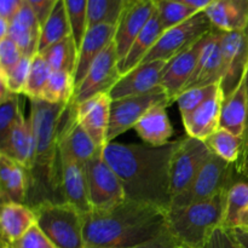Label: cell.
I'll list each match as a JSON object with an SVG mask.
<instances>
[{
	"mask_svg": "<svg viewBox=\"0 0 248 248\" xmlns=\"http://www.w3.org/2000/svg\"><path fill=\"white\" fill-rule=\"evenodd\" d=\"M179 143L181 138L155 148L110 142L102 153L120 179L127 200L169 211L172 205L171 159Z\"/></svg>",
	"mask_w": 248,
	"mask_h": 248,
	"instance_id": "1",
	"label": "cell"
},
{
	"mask_svg": "<svg viewBox=\"0 0 248 248\" xmlns=\"http://www.w3.org/2000/svg\"><path fill=\"white\" fill-rule=\"evenodd\" d=\"M29 101L34 155L28 170L29 186L26 205L33 208L43 202H64L61 186L58 142L61 119L69 103L55 104L44 99Z\"/></svg>",
	"mask_w": 248,
	"mask_h": 248,
	"instance_id": "2",
	"label": "cell"
},
{
	"mask_svg": "<svg viewBox=\"0 0 248 248\" xmlns=\"http://www.w3.org/2000/svg\"><path fill=\"white\" fill-rule=\"evenodd\" d=\"M167 211L125 200L108 210L84 215L86 248H130L155 239L167 229Z\"/></svg>",
	"mask_w": 248,
	"mask_h": 248,
	"instance_id": "3",
	"label": "cell"
},
{
	"mask_svg": "<svg viewBox=\"0 0 248 248\" xmlns=\"http://www.w3.org/2000/svg\"><path fill=\"white\" fill-rule=\"evenodd\" d=\"M228 190L208 200L171 207L166 215L167 230L184 248H202L212 232L223 225Z\"/></svg>",
	"mask_w": 248,
	"mask_h": 248,
	"instance_id": "4",
	"label": "cell"
},
{
	"mask_svg": "<svg viewBox=\"0 0 248 248\" xmlns=\"http://www.w3.org/2000/svg\"><path fill=\"white\" fill-rule=\"evenodd\" d=\"M36 225L57 248H86L84 215L68 202H43L33 207Z\"/></svg>",
	"mask_w": 248,
	"mask_h": 248,
	"instance_id": "5",
	"label": "cell"
},
{
	"mask_svg": "<svg viewBox=\"0 0 248 248\" xmlns=\"http://www.w3.org/2000/svg\"><path fill=\"white\" fill-rule=\"evenodd\" d=\"M235 165L229 164L217 155H210L186 191L172 200L171 207H182L208 200L220 191L228 190L234 184Z\"/></svg>",
	"mask_w": 248,
	"mask_h": 248,
	"instance_id": "6",
	"label": "cell"
},
{
	"mask_svg": "<svg viewBox=\"0 0 248 248\" xmlns=\"http://www.w3.org/2000/svg\"><path fill=\"white\" fill-rule=\"evenodd\" d=\"M212 29V23L205 12H198L183 23L165 31L142 63L152 61H171L178 53L198 43Z\"/></svg>",
	"mask_w": 248,
	"mask_h": 248,
	"instance_id": "7",
	"label": "cell"
},
{
	"mask_svg": "<svg viewBox=\"0 0 248 248\" xmlns=\"http://www.w3.org/2000/svg\"><path fill=\"white\" fill-rule=\"evenodd\" d=\"M160 103H172L161 86L156 87L148 93L140 94V96L113 99L110 103L107 144L113 142L120 135L135 127L137 121L149 109Z\"/></svg>",
	"mask_w": 248,
	"mask_h": 248,
	"instance_id": "8",
	"label": "cell"
},
{
	"mask_svg": "<svg viewBox=\"0 0 248 248\" xmlns=\"http://www.w3.org/2000/svg\"><path fill=\"white\" fill-rule=\"evenodd\" d=\"M211 154L203 140L189 136L181 138V143L172 155L170 169L172 200L190 186Z\"/></svg>",
	"mask_w": 248,
	"mask_h": 248,
	"instance_id": "9",
	"label": "cell"
},
{
	"mask_svg": "<svg viewBox=\"0 0 248 248\" xmlns=\"http://www.w3.org/2000/svg\"><path fill=\"white\" fill-rule=\"evenodd\" d=\"M86 179L92 210H108L126 199L123 184L104 159L102 149L86 165Z\"/></svg>",
	"mask_w": 248,
	"mask_h": 248,
	"instance_id": "10",
	"label": "cell"
},
{
	"mask_svg": "<svg viewBox=\"0 0 248 248\" xmlns=\"http://www.w3.org/2000/svg\"><path fill=\"white\" fill-rule=\"evenodd\" d=\"M119 63L120 60L113 40L94 60L84 80L75 87L74 104L82 103L97 94L109 93L121 77Z\"/></svg>",
	"mask_w": 248,
	"mask_h": 248,
	"instance_id": "11",
	"label": "cell"
},
{
	"mask_svg": "<svg viewBox=\"0 0 248 248\" xmlns=\"http://www.w3.org/2000/svg\"><path fill=\"white\" fill-rule=\"evenodd\" d=\"M223 75L219 82L227 97L239 87L248 67V39L245 31H222Z\"/></svg>",
	"mask_w": 248,
	"mask_h": 248,
	"instance_id": "12",
	"label": "cell"
},
{
	"mask_svg": "<svg viewBox=\"0 0 248 248\" xmlns=\"http://www.w3.org/2000/svg\"><path fill=\"white\" fill-rule=\"evenodd\" d=\"M154 12V0H128L116 23L114 35V43L120 62L127 55L132 44Z\"/></svg>",
	"mask_w": 248,
	"mask_h": 248,
	"instance_id": "13",
	"label": "cell"
},
{
	"mask_svg": "<svg viewBox=\"0 0 248 248\" xmlns=\"http://www.w3.org/2000/svg\"><path fill=\"white\" fill-rule=\"evenodd\" d=\"M61 186L64 202L70 203L82 215L91 212L92 207L87 190L86 166L75 160L64 148L60 147Z\"/></svg>",
	"mask_w": 248,
	"mask_h": 248,
	"instance_id": "14",
	"label": "cell"
},
{
	"mask_svg": "<svg viewBox=\"0 0 248 248\" xmlns=\"http://www.w3.org/2000/svg\"><path fill=\"white\" fill-rule=\"evenodd\" d=\"M222 75V31L213 28L210 33L203 36L202 47H201L195 70L184 90L219 84Z\"/></svg>",
	"mask_w": 248,
	"mask_h": 248,
	"instance_id": "15",
	"label": "cell"
},
{
	"mask_svg": "<svg viewBox=\"0 0 248 248\" xmlns=\"http://www.w3.org/2000/svg\"><path fill=\"white\" fill-rule=\"evenodd\" d=\"M169 61H152L138 64L130 72L121 75L109 91L110 99H119L124 97L140 96L153 91L161 84L164 69Z\"/></svg>",
	"mask_w": 248,
	"mask_h": 248,
	"instance_id": "16",
	"label": "cell"
},
{
	"mask_svg": "<svg viewBox=\"0 0 248 248\" xmlns=\"http://www.w3.org/2000/svg\"><path fill=\"white\" fill-rule=\"evenodd\" d=\"M58 145L64 148L75 160L86 166L101 149L97 148L92 138L80 126L77 120L74 102H69L61 119L60 142Z\"/></svg>",
	"mask_w": 248,
	"mask_h": 248,
	"instance_id": "17",
	"label": "cell"
},
{
	"mask_svg": "<svg viewBox=\"0 0 248 248\" xmlns=\"http://www.w3.org/2000/svg\"><path fill=\"white\" fill-rule=\"evenodd\" d=\"M111 99L108 93L97 94L80 104H75L77 120L98 149L107 144Z\"/></svg>",
	"mask_w": 248,
	"mask_h": 248,
	"instance_id": "18",
	"label": "cell"
},
{
	"mask_svg": "<svg viewBox=\"0 0 248 248\" xmlns=\"http://www.w3.org/2000/svg\"><path fill=\"white\" fill-rule=\"evenodd\" d=\"M202 39L203 36L193 46L169 61L166 68L164 69L160 86L164 89L172 103L176 101L178 94L186 89L195 70L201 47H202Z\"/></svg>",
	"mask_w": 248,
	"mask_h": 248,
	"instance_id": "19",
	"label": "cell"
},
{
	"mask_svg": "<svg viewBox=\"0 0 248 248\" xmlns=\"http://www.w3.org/2000/svg\"><path fill=\"white\" fill-rule=\"evenodd\" d=\"M114 35L115 26L113 24H96L86 29L78 50V62L74 72L75 87L86 77L94 60L114 40Z\"/></svg>",
	"mask_w": 248,
	"mask_h": 248,
	"instance_id": "20",
	"label": "cell"
},
{
	"mask_svg": "<svg viewBox=\"0 0 248 248\" xmlns=\"http://www.w3.org/2000/svg\"><path fill=\"white\" fill-rule=\"evenodd\" d=\"M223 96L222 90H218L205 103L196 108L193 113L183 118V125L189 137L205 140L219 128L220 108Z\"/></svg>",
	"mask_w": 248,
	"mask_h": 248,
	"instance_id": "21",
	"label": "cell"
},
{
	"mask_svg": "<svg viewBox=\"0 0 248 248\" xmlns=\"http://www.w3.org/2000/svg\"><path fill=\"white\" fill-rule=\"evenodd\" d=\"M169 106L170 103L156 104L149 109L133 127L138 137L150 147H164L171 142L173 128L166 111Z\"/></svg>",
	"mask_w": 248,
	"mask_h": 248,
	"instance_id": "22",
	"label": "cell"
},
{
	"mask_svg": "<svg viewBox=\"0 0 248 248\" xmlns=\"http://www.w3.org/2000/svg\"><path fill=\"white\" fill-rule=\"evenodd\" d=\"M40 29L41 26L35 14L26 2L10 21L9 36L17 44L23 56L34 57L38 53Z\"/></svg>",
	"mask_w": 248,
	"mask_h": 248,
	"instance_id": "23",
	"label": "cell"
},
{
	"mask_svg": "<svg viewBox=\"0 0 248 248\" xmlns=\"http://www.w3.org/2000/svg\"><path fill=\"white\" fill-rule=\"evenodd\" d=\"M1 154L6 155L15 162L26 167L27 171L31 169L34 155V133L31 119L22 114L12 128L7 142Z\"/></svg>",
	"mask_w": 248,
	"mask_h": 248,
	"instance_id": "24",
	"label": "cell"
},
{
	"mask_svg": "<svg viewBox=\"0 0 248 248\" xmlns=\"http://www.w3.org/2000/svg\"><path fill=\"white\" fill-rule=\"evenodd\" d=\"M35 224V213L26 203L9 202L0 208V234L11 244L18 241Z\"/></svg>",
	"mask_w": 248,
	"mask_h": 248,
	"instance_id": "25",
	"label": "cell"
},
{
	"mask_svg": "<svg viewBox=\"0 0 248 248\" xmlns=\"http://www.w3.org/2000/svg\"><path fill=\"white\" fill-rule=\"evenodd\" d=\"M164 31V27H162L159 16L155 11L153 16L150 17L149 21H148V23L145 24L143 31L140 33V35L137 36L135 43L132 44L127 55L119 63L120 74H126L131 69L140 64L145 56L148 55V52L154 47V45L157 43V40H159Z\"/></svg>",
	"mask_w": 248,
	"mask_h": 248,
	"instance_id": "26",
	"label": "cell"
},
{
	"mask_svg": "<svg viewBox=\"0 0 248 248\" xmlns=\"http://www.w3.org/2000/svg\"><path fill=\"white\" fill-rule=\"evenodd\" d=\"M247 120L246 87L242 80L236 90L224 97L220 108L219 128L229 131L232 135L241 137L245 133Z\"/></svg>",
	"mask_w": 248,
	"mask_h": 248,
	"instance_id": "27",
	"label": "cell"
},
{
	"mask_svg": "<svg viewBox=\"0 0 248 248\" xmlns=\"http://www.w3.org/2000/svg\"><path fill=\"white\" fill-rule=\"evenodd\" d=\"M203 12L218 31H235L246 28L248 12L235 0H216Z\"/></svg>",
	"mask_w": 248,
	"mask_h": 248,
	"instance_id": "28",
	"label": "cell"
},
{
	"mask_svg": "<svg viewBox=\"0 0 248 248\" xmlns=\"http://www.w3.org/2000/svg\"><path fill=\"white\" fill-rule=\"evenodd\" d=\"M72 35V26L65 10L63 0H58L57 4L50 12L46 21L41 24L40 40H39L38 53L43 52L53 44Z\"/></svg>",
	"mask_w": 248,
	"mask_h": 248,
	"instance_id": "29",
	"label": "cell"
},
{
	"mask_svg": "<svg viewBox=\"0 0 248 248\" xmlns=\"http://www.w3.org/2000/svg\"><path fill=\"white\" fill-rule=\"evenodd\" d=\"M52 72H67L74 75L78 62V46L73 36L63 39L40 52Z\"/></svg>",
	"mask_w": 248,
	"mask_h": 248,
	"instance_id": "30",
	"label": "cell"
},
{
	"mask_svg": "<svg viewBox=\"0 0 248 248\" xmlns=\"http://www.w3.org/2000/svg\"><path fill=\"white\" fill-rule=\"evenodd\" d=\"M203 142L218 157L229 164H236L240 157L242 147V138L232 135L224 128H218L215 133L206 138Z\"/></svg>",
	"mask_w": 248,
	"mask_h": 248,
	"instance_id": "31",
	"label": "cell"
},
{
	"mask_svg": "<svg viewBox=\"0 0 248 248\" xmlns=\"http://www.w3.org/2000/svg\"><path fill=\"white\" fill-rule=\"evenodd\" d=\"M128 0H89L87 2V28L96 24L116 26Z\"/></svg>",
	"mask_w": 248,
	"mask_h": 248,
	"instance_id": "32",
	"label": "cell"
},
{
	"mask_svg": "<svg viewBox=\"0 0 248 248\" xmlns=\"http://www.w3.org/2000/svg\"><path fill=\"white\" fill-rule=\"evenodd\" d=\"M248 206V183L235 182L228 190L227 207H225L223 228L234 230L239 228L240 218Z\"/></svg>",
	"mask_w": 248,
	"mask_h": 248,
	"instance_id": "33",
	"label": "cell"
},
{
	"mask_svg": "<svg viewBox=\"0 0 248 248\" xmlns=\"http://www.w3.org/2000/svg\"><path fill=\"white\" fill-rule=\"evenodd\" d=\"M75 93L74 75L67 72H52L44 89L41 99L48 103H69Z\"/></svg>",
	"mask_w": 248,
	"mask_h": 248,
	"instance_id": "34",
	"label": "cell"
},
{
	"mask_svg": "<svg viewBox=\"0 0 248 248\" xmlns=\"http://www.w3.org/2000/svg\"><path fill=\"white\" fill-rule=\"evenodd\" d=\"M154 4L165 31L183 23L199 12L177 0H154Z\"/></svg>",
	"mask_w": 248,
	"mask_h": 248,
	"instance_id": "35",
	"label": "cell"
},
{
	"mask_svg": "<svg viewBox=\"0 0 248 248\" xmlns=\"http://www.w3.org/2000/svg\"><path fill=\"white\" fill-rule=\"evenodd\" d=\"M52 73L47 61L43 57V55L36 53L31 58V70H29L28 80L24 87L23 94L29 99H41L44 89L47 84L50 75Z\"/></svg>",
	"mask_w": 248,
	"mask_h": 248,
	"instance_id": "36",
	"label": "cell"
},
{
	"mask_svg": "<svg viewBox=\"0 0 248 248\" xmlns=\"http://www.w3.org/2000/svg\"><path fill=\"white\" fill-rule=\"evenodd\" d=\"M218 90H219V84L193 87V89L184 90L183 92H181L174 102L178 104V109L182 115V119L188 116L190 113H193L196 108H199L211 96H213Z\"/></svg>",
	"mask_w": 248,
	"mask_h": 248,
	"instance_id": "37",
	"label": "cell"
},
{
	"mask_svg": "<svg viewBox=\"0 0 248 248\" xmlns=\"http://www.w3.org/2000/svg\"><path fill=\"white\" fill-rule=\"evenodd\" d=\"M22 114L19 94H12L6 102L0 104V153Z\"/></svg>",
	"mask_w": 248,
	"mask_h": 248,
	"instance_id": "38",
	"label": "cell"
},
{
	"mask_svg": "<svg viewBox=\"0 0 248 248\" xmlns=\"http://www.w3.org/2000/svg\"><path fill=\"white\" fill-rule=\"evenodd\" d=\"M28 171L19 164L15 165L12 173L4 188L6 202L26 203L28 195Z\"/></svg>",
	"mask_w": 248,
	"mask_h": 248,
	"instance_id": "39",
	"label": "cell"
},
{
	"mask_svg": "<svg viewBox=\"0 0 248 248\" xmlns=\"http://www.w3.org/2000/svg\"><path fill=\"white\" fill-rule=\"evenodd\" d=\"M63 2H64L70 26H72L73 39L79 50V46L87 29V2L89 0H63Z\"/></svg>",
	"mask_w": 248,
	"mask_h": 248,
	"instance_id": "40",
	"label": "cell"
},
{
	"mask_svg": "<svg viewBox=\"0 0 248 248\" xmlns=\"http://www.w3.org/2000/svg\"><path fill=\"white\" fill-rule=\"evenodd\" d=\"M31 58L28 56H23L19 62L12 69L6 73V81L10 91L14 94H23L27 80H28L29 70H31Z\"/></svg>",
	"mask_w": 248,
	"mask_h": 248,
	"instance_id": "41",
	"label": "cell"
},
{
	"mask_svg": "<svg viewBox=\"0 0 248 248\" xmlns=\"http://www.w3.org/2000/svg\"><path fill=\"white\" fill-rule=\"evenodd\" d=\"M22 57L23 53L9 35L0 41V72L6 75V73L12 69Z\"/></svg>",
	"mask_w": 248,
	"mask_h": 248,
	"instance_id": "42",
	"label": "cell"
},
{
	"mask_svg": "<svg viewBox=\"0 0 248 248\" xmlns=\"http://www.w3.org/2000/svg\"><path fill=\"white\" fill-rule=\"evenodd\" d=\"M202 248H244V246L235 236L234 230L219 227L208 237Z\"/></svg>",
	"mask_w": 248,
	"mask_h": 248,
	"instance_id": "43",
	"label": "cell"
},
{
	"mask_svg": "<svg viewBox=\"0 0 248 248\" xmlns=\"http://www.w3.org/2000/svg\"><path fill=\"white\" fill-rule=\"evenodd\" d=\"M15 248H57L38 225L31 227L21 239L14 244Z\"/></svg>",
	"mask_w": 248,
	"mask_h": 248,
	"instance_id": "44",
	"label": "cell"
},
{
	"mask_svg": "<svg viewBox=\"0 0 248 248\" xmlns=\"http://www.w3.org/2000/svg\"><path fill=\"white\" fill-rule=\"evenodd\" d=\"M130 248H184L174 239L171 235V232L169 230H165L162 234H160L159 236H156L155 239L149 240L147 242H143V244L137 245V246H133Z\"/></svg>",
	"mask_w": 248,
	"mask_h": 248,
	"instance_id": "45",
	"label": "cell"
},
{
	"mask_svg": "<svg viewBox=\"0 0 248 248\" xmlns=\"http://www.w3.org/2000/svg\"><path fill=\"white\" fill-rule=\"evenodd\" d=\"M26 1L31 7L41 26L46 21V18L52 11L55 5L58 2V0H26Z\"/></svg>",
	"mask_w": 248,
	"mask_h": 248,
	"instance_id": "46",
	"label": "cell"
},
{
	"mask_svg": "<svg viewBox=\"0 0 248 248\" xmlns=\"http://www.w3.org/2000/svg\"><path fill=\"white\" fill-rule=\"evenodd\" d=\"M26 2V0H0V17L10 22Z\"/></svg>",
	"mask_w": 248,
	"mask_h": 248,
	"instance_id": "47",
	"label": "cell"
},
{
	"mask_svg": "<svg viewBox=\"0 0 248 248\" xmlns=\"http://www.w3.org/2000/svg\"><path fill=\"white\" fill-rule=\"evenodd\" d=\"M244 82H245V87H246V96H247V120H246V128H245V133L244 136H242L241 153H240V157L239 160H237V162L241 161L248 153V67L246 70V74H245V78H244Z\"/></svg>",
	"mask_w": 248,
	"mask_h": 248,
	"instance_id": "48",
	"label": "cell"
},
{
	"mask_svg": "<svg viewBox=\"0 0 248 248\" xmlns=\"http://www.w3.org/2000/svg\"><path fill=\"white\" fill-rule=\"evenodd\" d=\"M177 1L183 2V4L188 5L189 7H191V9L201 12V11H205V10L207 9L211 4H213L216 0H177Z\"/></svg>",
	"mask_w": 248,
	"mask_h": 248,
	"instance_id": "49",
	"label": "cell"
},
{
	"mask_svg": "<svg viewBox=\"0 0 248 248\" xmlns=\"http://www.w3.org/2000/svg\"><path fill=\"white\" fill-rule=\"evenodd\" d=\"M12 92L10 91L9 86H7L6 77H5L4 73L0 72V104H2L4 102H6L10 97L12 96Z\"/></svg>",
	"mask_w": 248,
	"mask_h": 248,
	"instance_id": "50",
	"label": "cell"
},
{
	"mask_svg": "<svg viewBox=\"0 0 248 248\" xmlns=\"http://www.w3.org/2000/svg\"><path fill=\"white\" fill-rule=\"evenodd\" d=\"M235 171H236V174H239V176H244L248 178V154L242 161L235 164Z\"/></svg>",
	"mask_w": 248,
	"mask_h": 248,
	"instance_id": "51",
	"label": "cell"
},
{
	"mask_svg": "<svg viewBox=\"0 0 248 248\" xmlns=\"http://www.w3.org/2000/svg\"><path fill=\"white\" fill-rule=\"evenodd\" d=\"M234 234L244 248H248V229H234Z\"/></svg>",
	"mask_w": 248,
	"mask_h": 248,
	"instance_id": "52",
	"label": "cell"
},
{
	"mask_svg": "<svg viewBox=\"0 0 248 248\" xmlns=\"http://www.w3.org/2000/svg\"><path fill=\"white\" fill-rule=\"evenodd\" d=\"M9 27L10 22L6 21L5 18H2V17H0V41L9 35Z\"/></svg>",
	"mask_w": 248,
	"mask_h": 248,
	"instance_id": "53",
	"label": "cell"
},
{
	"mask_svg": "<svg viewBox=\"0 0 248 248\" xmlns=\"http://www.w3.org/2000/svg\"><path fill=\"white\" fill-rule=\"evenodd\" d=\"M237 229H248V206L240 218V224Z\"/></svg>",
	"mask_w": 248,
	"mask_h": 248,
	"instance_id": "54",
	"label": "cell"
},
{
	"mask_svg": "<svg viewBox=\"0 0 248 248\" xmlns=\"http://www.w3.org/2000/svg\"><path fill=\"white\" fill-rule=\"evenodd\" d=\"M0 248H15V247H14V244L7 241V240L0 234Z\"/></svg>",
	"mask_w": 248,
	"mask_h": 248,
	"instance_id": "55",
	"label": "cell"
},
{
	"mask_svg": "<svg viewBox=\"0 0 248 248\" xmlns=\"http://www.w3.org/2000/svg\"><path fill=\"white\" fill-rule=\"evenodd\" d=\"M235 1H236L240 6L244 7V9L248 12V0H235Z\"/></svg>",
	"mask_w": 248,
	"mask_h": 248,
	"instance_id": "56",
	"label": "cell"
},
{
	"mask_svg": "<svg viewBox=\"0 0 248 248\" xmlns=\"http://www.w3.org/2000/svg\"><path fill=\"white\" fill-rule=\"evenodd\" d=\"M5 203H6V200H5V198H4V194H2L1 189H0V208H1L2 206L5 205Z\"/></svg>",
	"mask_w": 248,
	"mask_h": 248,
	"instance_id": "57",
	"label": "cell"
},
{
	"mask_svg": "<svg viewBox=\"0 0 248 248\" xmlns=\"http://www.w3.org/2000/svg\"><path fill=\"white\" fill-rule=\"evenodd\" d=\"M245 33H246L247 39H248V21H247V24H246V28H245Z\"/></svg>",
	"mask_w": 248,
	"mask_h": 248,
	"instance_id": "58",
	"label": "cell"
},
{
	"mask_svg": "<svg viewBox=\"0 0 248 248\" xmlns=\"http://www.w3.org/2000/svg\"><path fill=\"white\" fill-rule=\"evenodd\" d=\"M247 154H248V153H247ZM245 157H246V156H245ZM245 157H244V159H245ZM244 159H242V160H244ZM242 160H241V161H242ZM240 162V161H239Z\"/></svg>",
	"mask_w": 248,
	"mask_h": 248,
	"instance_id": "59",
	"label": "cell"
}]
</instances>
